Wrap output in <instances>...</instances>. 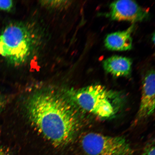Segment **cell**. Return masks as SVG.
I'll return each mask as SVG.
<instances>
[{"label":"cell","mask_w":155,"mask_h":155,"mask_svg":"<svg viewBox=\"0 0 155 155\" xmlns=\"http://www.w3.org/2000/svg\"><path fill=\"white\" fill-rule=\"evenodd\" d=\"M154 141L147 144L143 151L142 155H155Z\"/></svg>","instance_id":"obj_10"},{"label":"cell","mask_w":155,"mask_h":155,"mask_svg":"<svg viewBox=\"0 0 155 155\" xmlns=\"http://www.w3.org/2000/svg\"><path fill=\"white\" fill-rule=\"evenodd\" d=\"M71 102L99 117H112L118 112L121 102L118 93L101 85L71 89L66 91Z\"/></svg>","instance_id":"obj_2"},{"label":"cell","mask_w":155,"mask_h":155,"mask_svg":"<svg viewBox=\"0 0 155 155\" xmlns=\"http://www.w3.org/2000/svg\"><path fill=\"white\" fill-rule=\"evenodd\" d=\"M69 1H43L40 2L41 4L44 7L50 8L61 9L65 8L69 4Z\"/></svg>","instance_id":"obj_9"},{"label":"cell","mask_w":155,"mask_h":155,"mask_svg":"<svg viewBox=\"0 0 155 155\" xmlns=\"http://www.w3.org/2000/svg\"><path fill=\"white\" fill-rule=\"evenodd\" d=\"M29 120L54 146L70 144L79 129V121L70 102L50 91L31 95L25 105Z\"/></svg>","instance_id":"obj_1"},{"label":"cell","mask_w":155,"mask_h":155,"mask_svg":"<svg viewBox=\"0 0 155 155\" xmlns=\"http://www.w3.org/2000/svg\"><path fill=\"white\" fill-rule=\"evenodd\" d=\"M102 64L106 72L113 76L128 77L131 74L132 62L129 58L113 56L104 60Z\"/></svg>","instance_id":"obj_8"},{"label":"cell","mask_w":155,"mask_h":155,"mask_svg":"<svg viewBox=\"0 0 155 155\" xmlns=\"http://www.w3.org/2000/svg\"><path fill=\"white\" fill-rule=\"evenodd\" d=\"M108 15L112 20L136 22L146 19L149 13L134 1L120 0L110 4Z\"/></svg>","instance_id":"obj_5"},{"label":"cell","mask_w":155,"mask_h":155,"mask_svg":"<svg viewBox=\"0 0 155 155\" xmlns=\"http://www.w3.org/2000/svg\"><path fill=\"white\" fill-rule=\"evenodd\" d=\"M155 71L151 69L143 82L140 105L137 114L139 119L150 117L154 113L155 106Z\"/></svg>","instance_id":"obj_6"},{"label":"cell","mask_w":155,"mask_h":155,"mask_svg":"<svg viewBox=\"0 0 155 155\" xmlns=\"http://www.w3.org/2000/svg\"><path fill=\"white\" fill-rule=\"evenodd\" d=\"M7 102V99L5 96L0 94V114L5 109Z\"/></svg>","instance_id":"obj_12"},{"label":"cell","mask_w":155,"mask_h":155,"mask_svg":"<svg viewBox=\"0 0 155 155\" xmlns=\"http://www.w3.org/2000/svg\"><path fill=\"white\" fill-rule=\"evenodd\" d=\"M81 145L86 155H134L130 144L122 137L89 133L82 137Z\"/></svg>","instance_id":"obj_4"},{"label":"cell","mask_w":155,"mask_h":155,"mask_svg":"<svg viewBox=\"0 0 155 155\" xmlns=\"http://www.w3.org/2000/svg\"><path fill=\"white\" fill-rule=\"evenodd\" d=\"M13 5V1H0V9L4 11L10 10Z\"/></svg>","instance_id":"obj_11"},{"label":"cell","mask_w":155,"mask_h":155,"mask_svg":"<svg viewBox=\"0 0 155 155\" xmlns=\"http://www.w3.org/2000/svg\"><path fill=\"white\" fill-rule=\"evenodd\" d=\"M31 31L26 25H9L0 36V55L15 65L28 59L34 49L35 39Z\"/></svg>","instance_id":"obj_3"},{"label":"cell","mask_w":155,"mask_h":155,"mask_svg":"<svg viewBox=\"0 0 155 155\" xmlns=\"http://www.w3.org/2000/svg\"><path fill=\"white\" fill-rule=\"evenodd\" d=\"M0 155H12L0 147Z\"/></svg>","instance_id":"obj_13"},{"label":"cell","mask_w":155,"mask_h":155,"mask_svg":"<svg viewBox=\"0 0 155 155\" xmlns=\"http://www.w3.org/2000/svg\"><path fill=\"white\" fill-rule=\"evenodd\" d=\"M152 40L153 41V43L154 44L155 43V34L154 33V34H153V36H152Z\"/></svg>","instance_id":"obj_14"},{"label":"cell","mask_w":155,"mask_h":155,"mask_svg":"<svg viewBox=\"0 0 155 155\" xmlns=\"http://www.w3.org/2000/svg\"><path fill=\"white\" fill-rule=\"evenodd\" d=\"M134 29L133 25L127 30L112 33L107 35L104 44L107 49L112 51H125L132 48L131 34Z\"/></svg>","instance_id":"obj_7"}]
</instances>
